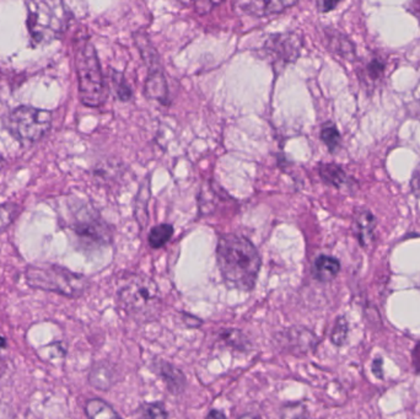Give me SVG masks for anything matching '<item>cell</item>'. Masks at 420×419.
<instances>
[{
  "label": "cell",
  "instance_id": "4316f807",
  "mask_svg": "<svg viewBox=\"0 0 420 419\" xmlns=\"http://www.w3.org/2000/svg\"><path fill=\"white\" fill-rule=\"evenodd\" d=\"M348 336V325L347 321L344 319H339L336 322V326L333 328L332 342L336 346H342L344 342L347 340Z\"/></svg>",
  "mask_w": 420,
  "mask_h": 419
},
{
  "label": "cell",
  "instance_id": "603a6c76",
  "mask_svg": "<svg viewBox=\"0 0 420 419\" xmlns=\"http://www.w3.org/2000/svg\"><path fill=\"white\" fill-rule=\"evenodd\" d=\"M21 208L15 203H4L0 206V233L9 228L20 215Z\"/></svg>",
  "mask_w": 420,
  "mask_h": 419
},
{
  "label": "cell",
  "instance_id": "9a60e30c",
  "mask_svg": "<svg viewBox=\"0 0 420 419\" xmlns=\"http://www.w3.org/2000/svg\"><path fill=\"white\" fill-rule=\"evenodd\" d=\"M341 271V264L336 257L321 254L313 264V277L320 282L327 283L337 277Z\"/></svg>",
  "mask_w": 420,
  "mask_h": 419
},
{
  "label": "cell",
  "instance_id": "277c9868",
  "mask_svg": "<svg viewBox=\"0 0 420 419\" xmlns=\"http://www.w3.org/2000/svg\"><path fill=\"white\" fill-rule=\"evenodd\" d=\"M25 278L27 285L33 289L57 293L70 299L80 298L90 287L85 275L74 273L57 264L31 266L26 269Z\"/></svg>",
  "mask_w": 420,
  "mask_h": 419
},
{
  "label": "cell",
  "instance_id": "44dd1931",
  "mask_svg": "<svg viewBox=\"0 0 420 419\" xmlns=\"http://www.w3.org/2000/svg\"><path fill=\"white\" fill-rule=\"evenodd\" d=\"M172 235H173V227L170 224L156 225L149 233V243L153 249H160L170 241Z\"/></svg>",
  "mask_w": 420,
  "mask_h": 419
},
{
  "label": "cell",
  "instance_id": "4fadbf2b",
  "mask_svg": "<svg viewBox=\"0 0 420 419\" xmlns=\"http://www.w3.org/2000/svg\"><path fill=\"white\" fill-rule=\"evenodd\" d=\"M375 228H376V220L373 213L368 212L366 209H361L360 212L355 214L354 231L361 246L366 247L368 243H373Z\"/></svg>",
  "mask_w": 420,
  "mask_h": 419
},
{
  "label": "cell",
  "instance_id": "30bf717a",
  "mask_svg": "<svg viewBox=\"0 0 420 419\" xmlns=\"http://www.w3.org/2000/svg\"><path fill=\"white\" fill-rule=\"evenodd\" d=\"M278 342L281 347L288 349V352L302 354L313 349L316 346L317 340L310 330L293 327L278 335Z\"/></svg>",
  "mask_w": 420,
  "mask_h": 419
},
{
  "label": "cell",
  "instance_id": "f1b7e54d",
  "mask_svg": "<svg viewBox=\"0 0 420 419\" xmlns=\"http://www.w3.org/2000/svg\"><path fill=\"white\" fill-rule=\"evenodd\" d=\"M410 114L415 116V117H419L420 119V83L417 88H415L414 93H413V98L410 101Z\"/></svg>",
  "mask_w": 420,
  "mask_h": 419
},
{
  "label": "cell",
  "instance_id": "ba28073f",
  "mask_svg": "<svg viewBox=\"0 0 420 419\" xmlns=\"http://www.w3.org/2000/svg\"><path fill=\"white\" fill-rule=\"evenodd\" d=\"M302 41L295 32L274 33L268 37L263 46L265 58L277 72L283 70L288 64L295 63L300 57Z\"/></svg>",
  "mask_w": 420,
  "mask_h": 419
},
{
  "label": "cell",
  "instance_id": "52a82bcc",
  "mask_svg": "<svg viewBox=\"0 0 420 419\" xmlns=\"http://www.w3.org/2000/svg\"><path fill=\"white\" fill-rule=\"evenodd\" d=\"M69 228L80 240L91 245H107L112 238V233L107 224L100 218L98 213L88 209L85 204L73 211L72 217L68 220Z\"/></svg>",
  "mask_w": 420,
  "mask_h": 419
},
{
  "label": "cell",
  "instance_id": "d6a6232c",
  "mask_svg": "<svg viewBox=\"0 0 420 419\" xmlns=\"http://www.w3.org/2000/svg\"><path fill=\"white\" fill-rule=\"evenodd\" d=\"M207 417L208 418H214V417H217V418H220V417H221V418H224V417H225V414H224L223 412H219V411H215V409H213L212 412H209V413H208Z\"/></svg>",
  "mask_w": 420,
  "mask_h": 419
},
{
  "label": "cell",
  "instance_id": "2e32d148",
  "mask_svg": "<svg viewBox=\"0 0 420 419\" xmlns=\"http://www.w3.org/2000/svg\"><path fill=\"white\" fill-rule=\"evenodd\" d=\"M133 37H134L135 45L139 48L140 56L148 66V69L153 70V69L162 68L160 56L156 52L155 47L153 46L149 37L146 36L144 32H135Z\"/></svg>",
  "mask_w": 420,
  "mask_h": 419
},
{
  "label": "cell",
  "instance_id": "5bb4252c",
  "mask_svg": "<svg viewBox=\"0 0 420 419\" xmlns=\"http://www.w3.org/2000/svg\"><path fill=\"white\" fill-rule=\"evenodd\" d=\"M117 379L118 378H117V374H116V370H114V367L107 363H100L91 369L88 381L93 388L107 391L114 386Z\"/></svg>",
  "mask_w": 420,
  "mask_h": 419
},
{
  "label": "cell",
  "instance_id": "484cf974",
  "mask_svg": "<svg viewBox=\"0 0 420 419\" xmlns=\"http://www.w3.org/2000/svg\"><path fill=\"white\" fill-rule=\"evenodd\" d=\"M321 139L329 151H334L341 144V135L338 132L336 125H327L322 128Z\"/></svg>",
  "mask_w": 420,
  "mask_h": 419
},
{
  "label": "cell",
  "instance_id": "6da1fadb",
  "mask_svg": "<svg viewBox=\"0 0 420 419\" xmlns=\"http://www.w3.org/2000/svg\"><path fill=\"white\" fill-rule=\"evenodd\" d=\"M220 275L228 287L241 291L254 289L260 275V252L249 238L239 234H224L217 246Z\"/></svg>",
  "mask_w": 420,
  "mask_h": 419
},
{
  "label": "cell",
  "instance_id": "d4e9b609",
  "mask_svg": "<svg viewBox=\"0 0 420 419\" xmlns=\"http://www.w3.org/2000/svg\"><path fill=\"white\" fill-rule=\"evenodd\" d=\"M135 414L143 418H167L169 417L165 406L161 402L143 404L137 409Z\"/></svg>",
  "mask_w": 420,
  "mask_h": 419
},
{
  "label": "cell",
  "instance_id": "83f0119b",
  "mask_svg": "<svg viewBox=\"0 0 420 419\" xmlns=\"http://www.w3.org/2000/svg\"><path fill=\"white\" fill-rule=\"evenodd\" d=\"M224 0H197L194 8L199 15H205L209 11L212 10L213 8L223 3Z\"/></svg>",
  "mask_w": 420,
  "mask_h": 419
},
{
  "label": "cell",
  "instance_id": "f546056e",
  "mask_svg": "<svg viewBox=\"0 0 420 419\" xmlns=\"http://www.w3.org/2000/svg\"><path fill=\"white\" fill-rule=\"evenodd\" d=\"M343 0H317V9L321 13H328L337 8Z\"/></svg>",
  "mask_w": 420,
  "mask_h": 419
},
{
  "label": "cell",
  "instance_id": "cb8c5ba5",
  "mask_svg": "<svg viewBox=\"0 0 420 419\" xmlns=\"http://www.w3.org/2000/svg\"><path fill=\"white\" fill-rule=\"evenodd\" d=\"M329 47L332 48L334 52L341 54L342 57L347 59L354 58V47L349 40H345L344 37L341 36L339 33H331L329 35Z\"/></svg>",
  "mask_w": 420,
  "mask_h": 419
},
{
  "label": "cell",
  "instance_id": "d6986e66",
  "mask_svg": "<svg viewBox=\"0 0 420 419\" xmlns=\"http://www.w3.org/2000/svg\"><path fill=\"white\" fill-rule=\"evenodd\" d=\"M219 341L225 343L228 347L238 349L240 352H247L249 349V341L239 330H223L219 337Z\"/></svg>",
  "mask_w": 420,
  "mask_h": 419
},
{
  "label": "cell",
  "instance_id": "ac0fdd59",
  "mask_svg": "<svg viewBox=\"0 0 420 419\" xmlns=\"http://www.w3.org/2000/svg\"><path fill=\"white\" fill-rule=\"evenodd\" d=\"M85 413L88 418L93 419L118 418L120 417L112 406H109L107 402H104V399H88L85 404Z\"/></svg>",
  "mask_w": 420,
  "mask_h": 419
},
{
  "label": "cell",
  "instance_id": "7a4b0ae2",
  "mask_svg": "<svg viewBox=\"0 0 420 419\" xmlns=\"http://www.w3.org/2000/svg\"><path fill=\"white\" fill-rule=\"evenodd\" d=\"M70 14L63 0H27V29L33 45H47L62 36Z\"/></svg>",
  "mask_w": 420,
  "mask_h": 419
},
{
  "label": "cell",
  "instance_id": "1f68e13d",
  "mask_svg": "<svg viewBox=\"0 0 420 419\" xmlns=\"http://www.w3.org/2000/svg\"><path fill=\"white\" fill-rule=\"evenodd\" d=\"M410 11L420 22V0H413L410 3Z\"/></svg>",
  "mask_w": 420,
  "mask_h": 419
},
{
  "label": "cell",
  "instance_id": "7402d4cb",
  "mask_svg": "<svg viewBox=\"0 0 420 419\" xmlns=\"http://www.w3.org/2000/svg\"><path fill=\"white\" fill-rule=\"evenodd\" d=\"M109 79H111V85H112L116 96L120 98V101L130 100L132 90H130V85L125 82V75L122 73L114 70V69H111L109 70Z\"/></svg>",
  "mask_w": 420,
  "mask_h": 419
},
{
  "label": "cell",
  "instance_id": "5b68a950",
  "mask_svg": "<svg viewBox=\"0 0 420 419\" xmlns=\"http://www.w3.org/2000/svg\"><path fill=\"white\" fill-rule=\"evenodd\" d=\"M75 66L81 102L88 107H100L107 98V90L99 58L88 40L80 42L75 53Z\"/></svg>",
  "mask_w": 420,
  "mask_h": 419
},
{
  "label": "cell",
  "instance_id": "7c38bea8",
  "mask_svg": "<svg viewBox=\"0 0 420 419\" xmlns=\"http://www.w3.org/2000/svg\"><path fill=\"white\" fill-rule=\"evenodd\" d=\"M144 93L148 98L160 101L161 104H169V88L162 68L149 70L146 78Z\"/></svg>",
  "mask_w": 420,
  "mask_h": 419
},
{
  "label": "cell",
  "instance_id": "8fae6325",
  "mask_svg": "<svg viewBox=\"0 0 420 419\" xmlns=\"http://www.w3.org/2000/svg\"><path fill=\"white\" fill-rule=\"evenodd\" d=\"M156 372L159 373L164 383L167 386V390L173 395H180L186 388L187 380L181 369L172 365L165 360H159L156 363Z\"/></svg>",
  "mask_w": 420,
  "mask_h": 419
},
{
  "label": "cell",
  "instance_id": "3957f363",
  "mask_svg": "<svg viewBox=\"0 0 420 419\" xmlns=\"http://www.w3.org/2000/svg\"><path fill=\"white\" fill-rule=\"evenodd\" d=\"M117 295L125 314L139 321L151 320L160 309V290L148 275H128L120 283Z\"/></svg>",
  "mask_w": 420,
  "mask_h": 419
},
{
  "label": "cell",
  "instance_id": "4dcf8cb0",
  "mask_svg": "<svg viewBox=\"0 0 420 419\" xmlns=\"http://www.w3.org/2000/svg\"><path fill=\"white\" fill-rule=\"evenodd\" d=\"M410 188H412V192L414 193L415 196L420 198V162L419 165L417 166L414 174H413V177H412Z\"/></svg>",
  "mask_w": 420,
  "mask_h": 419
},
{
  "label": "cell",
  "instance_id": "ffe728a7",
  "mask_svg": "<svg viewBox=\"0 0 420 419\" xmlns=\"http://www.w3.org/2000/svg\"><path fill=\"white\" fill-rule=\"evenodd\" d=\"M386 64L382 58L375 57L364 67L363 79L370 85L379 83L384 78Z\"/></svg>",
  "mask_w": 420,
  "mask_h": 419
},
{
  "label": "cell",
  "instance_id": "8992f818",
  "mask_svg": "<svg viewBox=\"0 0 420 419\" xmlns=\"http://www.w3.org/2000/svg\"><path fill=\"white\" fill-rule=\"evenodd\" d=\"M52 114L47 109L21 106L14 109L6 122L10 135L22 145H32L51 130Z\"/></svg>",
  "mask_w": 420,
  "mask_h": 419
},
{
  "label": "cell",
  "instance_id": "836d02e7",
  "mask_svg": "<svg viewBox=\"0 0 420 419\" xmlns=\"http://www.w3.org/2000/svg\"><path fill=\"white\" fill-rule=\"evenodd\" d=\"M6 347V340L4 337L0 336V349Z\"/></svg>",
  "mask_w": 420,
  "mask_h": 419
},
{
  "label": "cell",
  "instance_id": "e0dca14e",
  "mask_svg": "<svg viewBox=\"0 0 420 419\" xmlns=\"http://www.w3.org/2000/svg\"><path fill=\"white\" fill-rule=\"evenodd\" d=\"M318 172H320L322 180L329 186L336 187V188H345L352 185L350 183L352 180L348 177L342 167H339L336 164H321L318 167Z\"/></svg>",
  "mask_w": 420,
  "mask_h": 419
},
{
  "label": "cell",
  "instance_id": "e575fe53",
  "mask_svg": "<svg viewBox=\"0 0 420 419\" xmlns=\"http://www.w3.org/2000/svg\"><path fill=\"white\" fill-rule=\"evenodd\" d=\"M4 166H6V160H4V158L0 154V171L4 169Z\"/></svg>",
  "mask_w": 420,
  "mask_h": 419
},
{
  "label": "cell",
  "instance_id": "9c48e42d",
  "mask_svg": "<svg viewBox=\"0 0 420 419\" xmlns=\"http://www.w3.org/2000/svg\"><path fill=\"white\" fill-rule=\"evenodd\" d=\"M297 3L299 0H238L236 6L247 15L263 17L283 13Z\"/></svg>",
  "mask_w": 420,
  "mask_h": 419
}]
</instances>
